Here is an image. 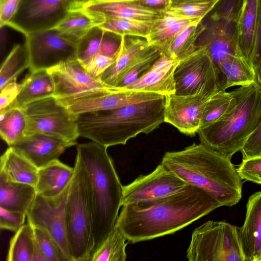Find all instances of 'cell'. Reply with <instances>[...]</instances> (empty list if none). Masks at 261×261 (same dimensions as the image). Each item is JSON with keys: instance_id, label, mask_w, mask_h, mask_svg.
Returning <instances> with one entry per match:
<instances>
[{"instance_id": "cell-1", "label": "cell", "mask_w": 261, "mask_h": 261, "mask_svg": "<svg viewBox=\"0 0 261 261\" xmlns=\"http://www.w3.org/2000/svg\"><path fill=\"white\" fill-rule=\"evenodd\" d=\"M220 206L204 191L189 185L164 198L123 205L116 225L134 244L173 234Z\"/></svg>"}, {"instance_id": "cell-2", "label": "cell", "mask_w": 261, "mask_h": 261, "mask_svg": "<svg viewBox=\"0 0 261 261\" xmlns=\"http://www.w3.org/2000/svg\"><path fill=\"white\" fill-rule=\"evenodd\" d=\"M231 158L200 142L166 152L161 162L187 184L208 193L221 206H231L241 200L243 185Z\"/></svg>"}, {"instance_id": "cell-3", "label": "cell", "mask_w": 261, "mask_h": 261, "mask_svg": "<svg viewBox=\"0 0 261 261\" xmlns=\"http://www.w3.org/2000/svg\"><path fill=\"white\" fill-rule=\"evenodd\" d=\"M106 146L94 141L77 145L76 156L88 180L93 208L89 259L115 226L122 206L123 186Z\"/></svg>"}, {"instance_id": "cell-4", "label": "cell", "mask_w": 261, "mask_h": 261, "mask_svg": "<svg viewBox=\"0 0 261 261\" xmlns=\"http://www.w3.org/2000/svg\"><path fill=\"white\" fill-rule=\"evenodd\" d=\"M165 96L117 109L77 115L80 137L108 147L148 134L164 121Z\"/></svg>"}, {"instance_id": "cell-5", "label": "cell", "mask_w": 261, "mask_h": 261, "mask_svg": "<svg viewBox=\"0 0 261 261\" xmlns=\"http://www.w3.org/2000/svg\"><path fill=\"white\" fill-rule=\"evenodd\" d=\"M232 91L234 100L226 113L197 131L201 143L231 157L261 119V88L255 83Z\"/></svg>"}, {"instance_id": "cell-6", "label": "cell", "mask_w": 261, "mask_h": 261, "mask_svg": "<svg viewBox=\"0 0 261 261\" xmlns=\"http://www.w3.org/2000/svg\"><path fill=\"white\" fill-rule=\"evenodd\" d=\"M65 207L67 240L72 261H89L92 247L93 208L88 178L76 156Z\"/></svg>"}, {"instance_id": "cell-7", "label": "cell", "mask_w": 261, "mask_h": 261, "mask_svg": "<svg viewBox=\"0 0 261 261\" xmlns=\"http://www.w3.org/2000/svg\"><path fill=\"white\" fill-rule=\"evenodd\" d=\"M186 256L189 261H245L237 227L210 220L196 227Z\"/></svg>"}, {"instance_id": "cell-8", "label": "cell", "mask_w": 261, "mask_h": 261, "mask_svg": "<svg viewBox=\"0 0 261 261\" xmlns=\"http://www.w3.org/2000/svg\"><path fill=\"white\" fill-rule=\"evenodd\" d=\"M241 1H223L204 24L205 28L197 41V48H205L217 67L227 57L242 54L237 37Z\"/></svg>"}, {"instance_id": "cell-9", "label": "cell", "mask_w": 261, "mask_h": 261, "mask_svg": "<svg viewBox=\"0 0 261 261\" xmlns=\"http://www.w3.org/2000/svg\"><path fill=\"white\" fill-rule=\"evenodd\" d=\"M27 125L24 135L40 134L76 145L80 137L77 115L61 105L54 96L42 99L22 108Z\"/></svg>"}, {"instance_id": "cell-10", "label": "cell", "mask_w": 261, "mask_h": 261, "mask_svg": "<svg viewBox=\"0 0 261 261\" xmlns=\"http://www.w3.org/2000/svg\"><path fill=\"white\" fill-rule=\"evenodd\" d=\"M174 80L177 95L199 91L214 94L226 90L218 68L204 47L197 48L179 61L174 71Z\"/></svg>"}, {"instance_id": "cell-11", "label": "cell", "mask_w": 261, "mask_h": 261, "mask_svg": "<svg viewBox=\"0 0 261 261\" xmlns=\"http://www.w3.org/2000/svg\"><path fill=\"white\" fill-rule=\"evenodd\" d=\"M25 36L30 72L48 69L64 62L77 59V44L64 37L56 28Z\"/></svg>"}, {"instance_id": "cell-12", "label": "cell", "mask_w": 261, "mask_h": 261, "mask_svg": "<svg viewBox=\"0 0 261 261\" xmlns=\"http://www.w3.org/2000/svg\"><path fill=\"white\" fill-rule=\"evenodd\" d=\"M71 182V181H70ZM70 184L59 195L46 197L38 194L27 213L28 222L47 232L72 261L67 240L64 211Z\"/></svg>"}, {"instance_id": "cell-13", "label": "cell", "mask_w": 261, "mask_h": 261, "mask_svg": "<svg viewBox=\"0 0 261 261\" xmlns=\"http://www.w3.org/2000/svg\"><path fill=\"white\" fill-rule=\"evenodd\" d=\"M70 11L67 0H21L17 12L6 26L25 36L55 28Z\"/></svg>"}, {"instance_id": "cell-14", "label": "cell", "mask_w": 261, "mask_h": 261, "mask_svg": "<svg viewBox=\"0 0 261 261\" xmlns=\"http://www.w3.org/2000/svg\"><path fill=\"white\" fill-rule=\"evenodd\" d=\"M188 185L161 162L152 172L123 187L122 206L164 198Z\"/></svg>"}, {"instance_id": "cell-15", "label": "cell", "mask_w": 261, "mask_h": 261, "mask_svg": "<svg viewBox=\"0 0 261 261\" xmlns=\"http://www.w3.org/2000/svg\"><path fill=\"white\" fill-rule=\"evenodd\" d=\"M47 70L54 82V96L56 98L99 91L114 92L123 90L106 85L99 78L89 74L77 59L64 62Z\"/></svg>"}, {"instance_id": "cell-16", "label": "cell", "mask_w": 261, "mask_h": 261, "mask_svg": "<svg viewBox=\"0 0 261 261\" xmlns=\"http://www.w3.org/2000/svg\"><path fill=\"white\" fill-rule=\"evenodd\" d=\"M163 95L145 92L122 90L99 91L76 96L57 98L72 114H80L110 110L130 104L159 99Z\"/></svg>"}, {"instance_id": "cell-17", "label": "cell", "mask_w": 261, "mask_h": 261, "mask_svg": "<svg viewBox=\"0 0 261 261\" xmlns=\"http://www.w3.org/2000/svg\"><path fill=\"white\" fill-rule=\"evenodd\" d=\"M214 94L199 91L189 95L174 93L165 96V122L185 135L195 136L200 127L205 106Z\"/></svg>"}, {"instance_id": "cell-18", "label": "cell", "mask_w": 261, "mask_h": 261, "mask_svg": "<svg viewBox=\"0 0 261 261\" xmlns=\"http://www.w3.org/2000/svg\"><path fill=\"white\" fill-rule=\"evenodd\" d=\"M122 45L116 60L100 75L99 80L109 86H118L129 72L151 49L146 38L122 36Z\"/></svg>"}, {"instance_id": "cell-19", "label": "cell", "mask_w": 261, "mask_h": 261, "mask_svg": "<svg viewBox=\"0 0 261 261\" xmlns=\"http://www.w3.org/2000/svg\"><path fill=\"white\" fill-rule=\"evenodd\" d=\"M82 9L93 18L96 25L110 17L153 21L164 15L162 10L145 7L129 0H96Z\"/></svg>"}, {"instance_id": "cell-20", "label": "cell", "mask_w": 261, "mask_h": 261, "mask_svg": "<svg viewBox=\"0 0 261 261\" xmlns=\"http://www.w3.org/2000/svg\"><path fill=\"white\" fill-rule=\"evenodd\" d=\"M73 145L62 139L50 136L33 134L24 135L11 146L38 168L58 160L66 148Z\"/></svg>"}, {"instance_id": "cell-21", "label": "cell", "mask_w": 261, "mask_h": 261, "mask_svg": "<svg viewBox=\"0 0 261 261\" xmlns=\"http://www.w3.org/2000/svg\"><path fill=\"white\" fill-rule=\"evenodd\" d=\"M179 62L169 56L161 54L145 74L134 83L120 88L164 96L175 93L174 71Z\"/></svg>"}, {"instance_id": "cell-22", "label": "cell", "mask_w": 261, "mask_h": 261, "mask_svg": "<svg viewBox=\"0 0 261 261\" xmlns=\"http://www.w3.org/2000/svg\"><path fill=\"white\" fill-rule=\"evenodd\" d=\"M237 229L245 261H261V191L248 198L244 223Z\"/></svg>"}, {"instance_id": "cell-23", "label": "cell", "mask_w": 261, "mask_h": 261, "mask_svg": "<svg viewBox=\"0 0 261 261\" xmlns=\"http://www.w3.org/2000/svg\"><path fill=\"white\" fill-rule=\"evenodd\" d=\"M202 20L201 18H183L164 13L153 21L146 39L149 45L156 48L161 54L169 56L170 47L176 38L188 27Z\"/></svg>"}, {"instance_id": "cell-24", "label": "cell", "mask_w": 261, "mask_h": 261, "mask_svg": "<svg viewBox=\"0 0 261 261\" xmlns=\"http://www.w3.org/2000/svg\"><path fill=\"white\" fill-rule=\"evenodd\" d=\"M74 171V167L59 160L38 168V181L35 187L37 194L46 197L59 195L70 183Z\"/></svg>"}, {"instance_id": "cell-25", "label": "cell", "mask_w": 261, "mask_h": 261, "mask_svg": "<svg viewBox=\"0 0 261 261\" xmlns=\"http://www.w3.org/2000/svg\"><path fill=\"white\" fill-rule=\"evenodd\" d=\"M259 0H242L237 21V37L240 50L251 66L257 22ZM252 67V66H251Z\"/></svg>"}, {"instance_id": "cell-26", "label": "cell", "mask_w": 261, "mask_h": 261, "mask_svg": "<svg viewBox=\"0 0 261 261\" xmlns=\"http://www.w3.org/2000/svg\"><path fill=\"white\" fill-rule=\"evenodd\" d=\"M54 82L47 69L36 70L26 77L19 94L7 108L22 109L32 102L54 96Z\"/></svg>"}, {"instance_id": "cell-27", "label": "cell", "mask_w": 261, "mask_h": 261, "mask_svg": "<svg viewBox=\"0 0 261 261\" xmlns=\"http://www.w3.org/2000/svg\"><path fill=\"white\" fill-rule=\"evenodd\" d=\"M38 168L11 147L1 156L0 175L9 181L27 184L35 187Z\"/></svg>"}, {"instance_id": "cell-28", "label": "cell", "mask_w": 261, "mask_h": 261, "mask_svg": "<svg viewBox=\"0 0 261 261\" xmlns=\"http://www.w3.org/2000/svg\"><path fill=\"white\" fill-rule=\"evenodd\" d=\"M36 194L34 186L9 181L0 175V207L27 215Z\"/></svg>"}, {"instance_id": "cell-29", "label": "cell", "mask_w": 261, "mask_h": 261, "mask_svg": "<svg viewBox=\"0 0 261 261\" xmlns=\"http://www.w3.org/2000/svg\"><path fill=\"white\" fill-rule=\"evenodd\" d=\"M217 67L225 90L231 87L243 86L255 83L252 67L241 54L227 57L220 63Z\"/></svg>"}, {"instance_id": "cell-30", "label": "cell", "mask_w": 261, "mask_h": 261, "mask_svg": "<svg viewBox=\"0 0 261 261\" xmlns=\"http://www.w3.org/2000/svg\"><path fill=\"white\" fill-rule=\"evenodd\" d=\"M36 246L34 228L28 222L11 239L7 260L32 261Z\"/></svg>"}, {"instance_id": "cell-31", "label": "cell", "mask_w": 261, "mask_h": 261, "mask_svg": "<svg viewBox=\"0 0 261 261\" xmlns=\"http://www.w3.org/2000/svg\"><path fill=\"white\" fill-rule=\"evenodd\" d=\"M95 25V21L91 16L82 9H76L70 10L55 28L64 37L77 44L79 40Z\"/></svg>"}, {"instance_id": "cell-32", "label": "cell", "mask_w": 261, "mask_h": 261, "mask_svg": "<svg viewBox=\"0 0 261 261\" xmlns=\"http://www.w3.org/2000/svg\"><path fill=\"white\" fill-rule=\"evenodd\" d=\"M26 125V119L22 109L9 108L0 112V135L9 146L23 136Z\"/></svg>"}, {"instance_id": "cell-33", "label": "cell", "mask_w": 261, "mask_h": 261, "mask_svg": "<svg viewBox=\"0 0 261 261\" xmlns=\"http://www.w3.org/2000/svg\"><path fill=\"white\" fill-rule=\"evenodd\" d=\"M30 62L25 43L14 45L0 70V89L29 68Z\"/></svg>"}, {"instance_id": "cell-34", "label": "cell", "mask_w": 261, "mask_h": 261, "mask_svg": "<svg viewBox=\"0 0 261 261\" xmlns=\"http://www.w3.org/2000/svg\"><path fill=\"white\" fill-rule=\"evenodd\" d=\"M128 241L116 225L100 248L92 255L90 261H124L127 258L125 251Z\"/></svg>"}, {"instance_id": "cell-35", "label": "cell", "mask_w": 261, "mask_h": 261, "mask_svg": "<svg viewBox=\"0 0 261 261\" xmlns=\"http://www.w3.org/2000/svg\"><path fill=\"white\" fill-rule=\"evenodd\" d=\"M153 22V21L110 17L106 18L98 26L103 30L121 36H135L146 38L149 34Z\"/></svg>"}, {"instance_id": "cell-36", "label": "cell", "mask_w": 261, "mask_h": 261, "mask_svg": "<svg viewBox=\"0 0 261 261\" xmlns=\"http://www.w3.org/2000/svg\"><path fill=\"white\" fill-rule=\"evenodd\" d=\"M204 28L205 24L202 21L188 27L173 42L169 56L180 61L191 54L197 49V41Z\"/></svg>"}, {"instance_id": "cell-37", "label": "cell", "mask_w": 261, "mask_h": 261, "mask_svg": "<svg viewBox=\"0 0 261 261\" xmlns=\"http://www.w3.org/2000/svg\"><path fill=\"white\" fill-rule=\"evenodd\" d=\"M234 100L232 91L220 90L215 93L207 102L201 120L200 128L205 127L223 116Z\"/></svg>"}, {"instance_id": "cell-38", "label": "cell", "mask_w": 261, "mask_h": 261, "mask_svg": "<svg viewBox=\"0 0 261 261\" xmlns=\"http://www.w3.org/2000/svg\"><path fill=\"white\" fill-rule=\"evenodd\" d=\"M222 0L203 2L172 3L164 11L165 14L183 18L202 19Z\"/></svg>"}, {"instance_id": "cell-39", "label": "cell", "mask_w": 261, "mask_h": 261, "mask_svg": "<svg viewBox=\"0 0 261 261\" xmlns=\"http://www.w3.org/2000/svg\"><path fill=\"white\" fill-rule=\"evenodd\" d=\"M103 30L98 25L93 27L76 44L77 60L82 63L99 54Z\"/></svg>"}, {"instance_id": "cell-40", "label": "cell", "mask_w": 261, "mask_h": 261, "mask_svg": "<svg viewBox=\"0 0 261 261\" xmlns=\"http://www.w3.org/2000/svg\"><path fill=\"white\" fill-rule=\"evenodd\" d=\"M34 228L38 247L47 261H69L55 240L45 231Z\"/></svg>"}, {"instance_id": "cell-41", "label": "cell", "mask_w": 261, "mask_h": 261, "mask_svg": "<svg viewBox=\"0 0 261 261\" xmlns=\"http://www.w3.org/2000/svg\"><path fill=\"white\" fill-rule=\"evenodd\" d=\"M161 55L160 51L153 46L150 51L125 75L118 87L123 88L136 81L151 68Z\"/></svg>"}, {"instance_id": "cell-42", "label": "cell", "mask_w": 261, "mask_h": 261, "mask_svg": "<svg viewBox=\"0 0 261 261\" xmlns=\"http://www.w3.org/2000/svg\"><path fill=\"white\" fill-rule=\"evenodd\" d=\"M237 170L242 180L260 185L261 156L243 159Z\"/></svg>"}, {"instance_id": "cell-43", "label": "cell", "mask_w": 261, "mask_h": 261, "mask_svg": "<svg viewBox=\"0 0 261 261\" xmlns=\"http://www.w3.org/2000/svg\"><path fill=\"white\" fill-rule=\"evenodd\" d=\"M117 57H112L98 54L81 63L89 74L93 77L99 78L100 75L116 60Z\"/></svg>"}, {"instance_id": "cell-44", "label": "cell", "mask_w": 261, "mask_h": 261, "mask_svg": "<svg viewBox=\"0 0 261 261\" xmlns=\"http://www.w3.org/2000/svg\"><path fill=\"white\" fill-rule=\"evenodd\" d=\"M243 159L261 156V119L240 150Z\"/></svg>"}, {"instance_id": "cell-45", "label": "cell", "mask_w": 261, "mask_h": 261, "mask_svg": "<svg viewBox=\"0 0 261 261\" xmlns=\"http://www.w3.org/2000/svg\"><path fill=\"white\" fill-rule=\"evenodd\" d=\"M122 40V36L103 30L99 54L112 57H117L121 48Z\"/></svg>"}, {"instance_id": "cell-46", "label": "cell", "mask_w": 261, "mask_h": 261, "mask_svg": "<svg viewBox=\"0 0 261 261\" xmlns=\"http://www.w3.org/2000/svg\"><path fill=\"white\" fill-rule=\"evenodd\" d=\"M27 215L0 207V228L16 232L24 224Z\"/></svg>"}, {"instance_id": "cell-47", "label": "cell", "mask_w": 261, "mask_h": 261, "mask_svg": "<svg viewBox=\"0 0 261 261\" xmlns=\"http://www.w3.org/2000/svg\"><path fill=\"white\" fill-rule=\"evenodd\" d=\"M251 64L255 73L256 82L261 69V0H259L257 22Z\"/></svg>"}, {"instance_id": "cell-48", "label": "cell", "mask_w": 261, "mask_h": 261, "mask_svg": "<svg viewBox=\"0 0 261 261\" xmlns=\"http://www.w3.org/2000/svg\"><path fill=\"white\" fill-rule=\"evenodd\" d=\"M22 83L19 84L14 80L0 89V112L9 107L19 94Z\"/></svg>"}, {"instance_id": "cell-49", "label": "cell", "mask_w": 261, "mask_h": 261, "mask_svg": "<svg viewBox=\"0 0 261 261\" xmlns=\"http://www.w3.org/2000/svg\"><path fill=\"white\" fill-rule=\"evenodd\" d=\"M21 0H4L0 3V26H6L14 16Z\"/></svg>"}, {"instance_id": "cell-50", "label": "cell", "mask_w": 261, "mask_h": 261, "mask_svg": "<svg viewBox=\"0 0 261 261\" xmlns=\"http://www.w3.org/2000/svg\"><path fill=\"white\" fill-rule=\"evenodd\" d=\"M139 5L152 9L164 11L172 4L171 0H129Z\"/></svg>"}, {"instance_id": "cell-51", "label": "cell", "mask_w": 261, "mask_h": 261, "mask_svg": "<svg viewBox=\"0 0 261 261\" xmlns=\"http://www.w3.org/2000/svg\"><path fill=\"white\" fill-rule=\"evenodd\" d=\"M96 0H75V7L74 9H82L87 4Z\"/></svg>"}, {"instance_id": "cell-52", "label": "cell", "mask_w": 261, "mask_h": 261, "mask_svg": "<svg viewBox=\"0 0 261 261\" xmlns=\"http://www.w3.org/2000/svg\"><path fill=\"white\" fill-rule=\"evenodd\" d=\"M172 3H190V2H203L214 0H171Z\"/></svg>"}, {"instance_id": "cell-53", "label": "cell", "mask_w": 261, "mask_h": 261, "mask_svg": "<svg viewBox=\"0 0 261 261\" xmlns=\"http://www.w3.org/2000/svg\"><path fill=\"white\" fill-rule=\"evenodd\" d=\"M67 1L69 5L70 10L74 9L75 7V0H67Z\"/></svg>"}, {"instance_id": "cell-54", "label": "cell", "mask_w": 261, "mask_h": 261, "mask_svg": "<svg viewBox=\"0 0 261 261\" xmlns=\"http://www.w3.org/2000/svg\"><path fill=\"white\" fill-rule=\"evenodd\" d=\"M255 83L261 88V69Z\"/></svg>"}, {"instance_id": "cell-55", "label": "cell", "mask_w": 261, "mask_h": 261, "mask_svg": "<svg viewBox=\"0 0 261 261\" xmlns=\"http://www.w3.org/2000/svg\"><path fill=\"white\" fill-rule=\"evenodd\" d=\"M104 1H123V0H104Z\"/></svg>"}, {"instance_id": "cell-56", "label": "cell", "mask_w": 261, "mask_h": 261, "mask_svg": "<svg viewBox=\"0 0 261 261\" xmlns=\"http://www.w3.org/2000/svg\"><path fill=\"white\" fill-rule=\"evenodd\" d=\"M4 0H0V3H2Z\"/></svg>"}, {"instance_id": "cell-57", "label": "cell", "mask_w": 261, "mask_h": 261, "mask_svg": "<svg viewBox=\"0 0 261 261\" xmlns=\"http://www.w3.org/2000/svg\"><path fill=\"white\" fill-rule=\"evenodd\" d=\"M260 185H261V184H260Z\"/></svg>"}]
</instances>
